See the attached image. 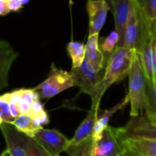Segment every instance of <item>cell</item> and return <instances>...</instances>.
<instances>
[{
    "label": "cell",
    "mask_w": 156,
    "mask_h": 156,
    "mask_svg": "<svg viewBox=\"0 0 156 156\" xmlns=\"http://www.w3.org/2000/svg\"><path fill=\"white\" fill-rule=\"evenodd\" d=\"M29 0H7V5L10 12H16L20 10L25 4H27Z\"/></svg>",
    "instance_id": "obj_26"
},
{
    "label": "cell",
    "mask_w": 156,
    "mask_h": 156,
    "mask_svg": "<svg viewBox=\"0 0 156 156\" xmlns=\"http://www.w3.org/2000/svg\"><path fill=\"white\" fill-rule=\"evenodd\" d=\"M153 40L151 37L146 39L137 51L147 83L152 86L156 84V55Z\"/></svg>",
    "instance_id": "obj_11"
},
{
    "label": "cell",
    "mask_w": 156,
    "mask_h": 156,
    "mask_svg": "<svg viewBox=\"0 0 156 156\" xmlns=\"http://www.w3.org/2000/svg\"><path fill=\"white\" fill-rule=\"evenodd\" d=\"M153 44H154V52H155V55H156V38H154V40H153Z\"/></svg>",
    "instance_id": "obj_33"
},
{
    "label": "cell",
    "mask_w": 156,
    "mask_h": 156,
    "mask_svg": "<svg viewBox=\"0 0 156 156\" xmlns=\"http://www.w3.org/2000/svg\"><path fill=\"white\" fill-rule=\"evenodd\" d=\"M124 151L130 156H156V139H122Z\"/></svg>",
    "instance_id": "obj_14"
},
{
    "label": "cell",
    "mask_w": 156,
    "mask_h": 156,
    "mask_svg": "<svg viewBox=\"0 0 156 156\" xmlns=\"http://www.w3.org/2000/svg\"><path fill=\"white\" fill-rule=\"evenodd\" d=\"M27 156H52L31 137L27 146Z\"/></svg>",
    "instance_id": "obj_24"
},
{
    "label": "cell",
    "mask_w": 156,
    "mask_h": 156,
    "mask_svg": "<svg viewBox=\"0 0 156 156\" xmlns=\"http://www.w3.org/2000/svg\"><path fill=\"white\" fill-rule=\"evenodd\" d=\"M31 116H32V119H33L34 125L38 130L43 128L45 125L49 123V117H48V113L46 112V111L38 113V114H35V115H31Z\"/></svg>",
    "instance_id": "obj_25"
},
{
    "label": "cell",
    "mask_w": 156,
    "mask_h": 156,
    "mask_svg": "<svg viewBox=\"0 0 156 156\" xmlns=\"http://www.w3.org/2000/svg\"><path fill=\"white\" fill-rule=\"evenodd\" d=\"M135 51L124 47H117L111 54L103 77L98 84L91 98V106L100 108L101 101L105 91L115 83L123 80L128 75L131 69L133 57Z\"/></svg>",
    "instance_id": "obj_1"
},
{
    "label": "cell",
    "mask_w": 156,
    "mask_h": 156,
    "mask_svg": "<svg viewBox=\"0 0 156 156\" xmlns=\"http://www.w3.org/2000/svg\"><path fill=\"white\" fill-rule=\"evenodd\" d=\"M99 110L100 108L90 107V110L89 111L86 118L83 120V122L76 130L73 138L69 140V145L80 144L81 142L92 136V133H93V129H94V125H95Z\"/></svg>",
    "instance_id": "obj_16"
},
{
    "label": "cell",
    "mask_w": 156,
    "mask_h": 156,
    "mask_svg": "<svg viewBox=\"0 0 156 156\" xmlns=\"http://www.w3.org/2000/svg\"><path fill=\"white\" fill-rule=\"evenodd\" d=\"M66 153L69 156H95L92 137L81 142L80 144L69 145Z\"/></svg>",
    "instance_id": "obj_20"
},
{
    "label": "cell",
    "mask_w": 156,
    "mask_h": 156,
    "mask_svg": "<svg viewBox=\"0 0 156 156\" xmlns=\"http://www.w3.org/2000/svg\"><path fill=\"white\" fill-rule=\"evenodd\" d=\"M2 123H4V120H3V115H2V113H1V112H0V125H1Z\"/></svg>",
    "instance_id": "obj_34"
},
{
    "label": "cell",
    "mask_w": 156,
    "mask_h": 156,
    "mask_svg": "<svg viewBox=\"0 0 156 156\" xmlns=\"http://www.w3.org/2000/svg\"><path fill=\"white\" fill-rule=\"evenodd\" d=\"M69 72L72 75L75 87H78L81 93L88 94L90 97L104 74L102 70L96 69L86 58L80 67L71 68Z\"/></svg>",
    "instance_id": "obj_5"
},
{
    "label": "cell",
    "mask_w": 156,
    "mask_h": 156,
    "mask_svg": "<svg viewBox=\"0 0 156 156\" xmlns=\"http://www.w3.org/2000/svg\"><path fill=\"white\" fill-rule=\"evenodd\" d=\"M122 139H156V123L152 122L144 113L137 117H131L125 126L120 127Z\"/></svg>",
    "instance_id": "obj_6"
},
{
    "label": "cell",
    "mask_w": 156,
    "mask_h": 156,
    "mask_svg": "<svg viewBox=\"0 0 156 156\" xmlns=\"http://www.w3.org/2000/svg\"><path fill=\"white\" fill-rule=\"evenodd\" d=\"M148 32L151 38H156V19L148 21Z\"/></svg>",
    "instance_id": "obj_28"
},
{
    "label": "cell",
    "mask_w": 156,
    "mask_h": 156,
    "mask_svg": "<svg viewBox=\"0 0 156 156\" xmlns=\"http://www.w3.org/2000/svg\"><path fill=\"white\" fill-rule=\"evenodd\" d=\"M43 149L52 156H60L69 146V140L57 130L41 128L32 137Z\"/></svg>",
    "instance_id": "obj_7"
},
{
    "label": "cell",
    "mask_w": 156,
    "mask_h": 156,
    "mask_svg": "<svg viewBox=\"0 0 156 156\" xmlns=\"http://www.w3.org/2000/svg\"><path fill=\"white\" fill-rule=\"evenodd\" d=\"M142 11L148 21L156 19V0H138Z\"/></svg>",
    "instance_id": "obj_23"
},
{
    "label": "cell",
    "mask_w": 156,
    "mask_h": 156,
    "mask_svg": "<svg viewBox=\"0 0 156 156\" xmlns=\"http://www.w3.org/2000/svg\"><path fill=\"white\" fill-rule=\"evenodd\" d=\"M72 87H75V84L71 73L58 69L54 63H51L47 79L33 90L37 91L40 100H48Z\"/></svg>",
    "instance_id": "obj_4"
},
{
    "label": "cell",
    "mask_w": 156,
    "mask_h": 156,
    "mask_svg": "<svg viewBox=\"0 0 156 156\" xmlns=\"http://www.w3.org/2000/svg\"><path fill=\"white\" fill-rule=\"evenodd\" d=\"M44 106L43 104L40 102V101H35L31 104V107H30V115H35V114H38L42 112H44Z\"/></svg>",
    "instance_id": "obj_27"
},
{
    "label": "cell",
    "mask_w": 156,
    "mask_h": 156,
    "mask_svg": "<svg viewBox=\"0 0 156 156\" xmlns=\"http://www.w3.org/2000/svg\"><path fill=\"white\" fill-rule=\"evenodd\" d=\"M112 12L115 20V31L119 35V47L122 46L125 27L130 16L131 0H117L112 5Z\"/></svg>",
    "instance_id": "obj_15"
},
{
    "label": "cell",
    "mask_w": 156,
    "mask_h": 156,
    "mask_svg": "<svg viewBox=\"0 0 156 156\" xmlns=\"http://www.w3.org/2000/svg\"><path fill=\"white\" fill-rule=\"evenodd\" d=\"M0 156H12V155H11L10 152L6 149V150H5V151L1 154V155Z\"/></svg>",
    "instance_id": "obj_30"
},
{
    "label": "cell",
    "mask_w": 156,
    "mask_h": 156,
    "mask_svg": "<svg viewBox=\"0 0 156 156\" xmlns=\"http://www.w3.org/2000/svg\"><path fill=\"white\" fill-rule=\"evenodd\" d=\"M10 124H12L17 131L31 138L38 131V129L34 125L33 119L30 114H20Z\"/></svg>",
    "instance_id": "obj_18"
},
{
    "label": "cell",
    "mask_w": 156,
    "mask_h": 156,
    "mask_svg": "<svg viewBox=\"0 0 156 156\" xmlns=\"http://www.w3.org/2000/svg\"><path fill=\"white\" fill-rule=\"evenodd\" d=\"M129 91L127 93L131 110L130 116L137 117L144 113L147 100V80L140 58L135 51L129 71Z\"/></svg>",
    "instance_id": "obj_2"
},
{
    "label": "cell",
    "mask_w": 156,
    "mask_h": 156,
    "mask_svg": "<svg viewBox=\"0 0 156 156\" xmlns=\"http://www.w3.org/2000/svg\"><path fill=\"white\" fill-rule=\"evenodd\" d=\"M129 102H130V101H129L128 95H126L125 98L121 102H119L112 108L107 109V110H99L97 119L95 122V125H94V129H93V133H92V136H91L94 144L97 143L101 139L103 132L109 126V122H110L111 118L117 112L124 109L128 105Z\"/></svg>",
    "instance_id": "obj_13"
},
{
    "label": "cell",
    "mask_w": 156,
    "mask_h": 156,
    "mask_svg": "<svg viewBox=\"0 0 156 156\" xmlns=\"http://www.w3.org/2000/svg\"><path fill=\"white\" fill-rule=\"evenodd\" d=\"M107 2H108V4H109V5H110V7H112V5L117 1V0H106Z\"/></svg>",
    "instance_id": "obj_31"
},
{
    "label": "cell",
    "mask_w": 156,
    "mask_h": 156,
    "mask_svg": "<svg viewBox=\"0 0 156 156\" xmlns=\"http://www.w3.org/2000/svg\"><path fill=\"white\" fill-rule=\"evenodd\" d=\"M149 37L148 20L142 11L139 1L131 0V11L125 27L122 47L137 52Z\"/></svg>",
    "instance_id": "obj_3"
},
{
    "label": "cell",
    "mask_w": 156,
    "mask_h": 156,
    "mask_svg": "<svg viewBox=\"0 0 156 156\" xmlns=\"http://www.w3.org/2000/svg\"><path fill=\"white\" fill-rule=\"evenodd\" d=\"M0 130L6 143V149L12 156H27V146L30 137L17 131L10 123H2Z\"/></svg>",
    "instance_id": "obj_9"
},
{
    "label": "cell",
    "mask_w": 156,
    "mask_h": 156,
    "mask_svg": "<svg viewBox=\"0 0 156 156\" xmlns=\"http://www.w3.org/2000/svg\"><path fill=\"white\" fill-rule=\"evenodd\" d=\"M119 156H130V155L127 154V152H126V151H122V152L119 154Z\"/></svg>",
    "instance_id": "obj_32"
},
{
    "label": "cell",
    "mask_w": 156,
    "mask_h": 156,
    "mask_svg": "<svg viewBox=\"0 0 156 156\" xmlns=\"http://www.w3.org/2000/svg\"><path fill=\"white\" fill-rule=\"evenodd\" d=\"M124 151L122 138L121 129L108 126L103 132L101 139L94 144L95 156H119Z\"/></svg>",
    "instance_id": "obj_8"
},
{
    "label": "cell",
    "mask_w": 156,
    "mask_h": 156,
    "mask_svg": "<svg viewBox=\"0 0 156 156\" xmlns=\"http://www.w3.org/2000/svg\"><path fill=\"white\" fill-rule=\"evenodd\" d=\"M85 58L98 70L104 67V54L99 44V34L90 35L85 44Z\"/></svg>",
    "instance_id": "obj_17"
},
{
    "label": "cell",
    "mask_w": 156,
    "mask_h": 156,
    "mask_svg": "<svg viewBox=\"0 0 156 156\" xmlns=\"http://www.w3.org/2000/svg\"><path fill=\"white\" fill-rule=\"evenodd\" d=\"M119 45V35L116 31L111 32L102 41L101 48L104 53L112 54Z\"/></svg>",
    "instance_id": "obj_22"
},
{
    "label": "cell",
    "mask_w": 156,
    "mask_h": 156,
    "mask_svg": "<svg viewBox=\"0 0 156 156\" xmlns=\"http://www.w3.org/2000/svg\"><path fill=\"white\" fill-rule=\"evenodd\" d=\"M18 53L9 42L0 40V90L8 85V74Z\"/></svg>",
    "instance_id": "obj_12"
},
{
    "label": "cell",
    "mask_w": 156,
    "mask_h": 156,
    "mask_svg": "<svg viewBox=\"0 0 156 156\" xmlns=\"http://www.w3.org/2000/svg\"><path fill=\"white\" fill-rule=\"evenodd\" d=\"M67 51L71 58L72 68L80 67L85 59V44L80 41H70L67 46Z\"/></svg>",
    "instance_id": "obj_19"
},
{
    "label": "cell",
    "mask_w": 156,
    "mask_h": 156,
    "mask_svg": "<svg viewBox=\"0 0 156 156\" xmlns=\"http://www.w3.org/2000/svg\"><path fill=\"white\" fill-rule=\"evenodd\" d=\"M10 13L7 0H0V16H5Z\"/></svg>",
    "instance_id": "obj_29"
},
{
    "label": "cell",
    "mask_w": 156,
    "mask_h": 156,
    "mask_svg": "<svg viewBox=\"0 0 156 156\" xmlns=\"http://www.w3.org/2000/svg\"><path fill=\"white\" fill-rule=\"evenodd\" d=\"M111 9L106 0H87L89 15V36L100 34Z\"/></svg>",
    "instance_id": "obj_10"
},
{
    "label": "cell",
    "mask_w": 156,
    "mask_h": 156,
    "mask_svg": "<svg viewBox=\"0 0 156 156\" xmlns=\"http://www.w3.org/2000/svg\"><path fill=\"white\" fill-rule=\"evenodd\" d=\"M144 114L152 122L156 123V84L152 86L147 83V100Z\"/></svg>",
    "instance_id": "obj_21"
}]
</instances>
